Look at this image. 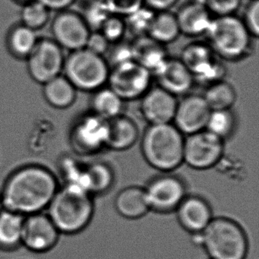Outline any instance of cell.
<instances>
[{
  "label": "cell",
  "instance_id": "1",
  "mask_svg": "<svg viewBox=\"0 0 259 259\" xmlns=\"http://www.w3.org/2000/svg\"><path fill=\"white\" fill-rule=\"evenodd\" d=\"M59 189L55 175L45 166L27 165L7 179L0 195L4 208L22 216L43 212Z\"/></svg>",
  "mask_w": 259,
  "mask_h": 259
},
{
  "label": "cell",
  "instance_id": "2",
  "mask_svg": "<svg viewBox=\"0 0 259 259\" xmlns=\"http://www.w3.org/2000/svg\"><path fill=\"white\" fill-rule=\"evenodd\" d=\"M48 215L60 233L75 234L84 230L95 213L93 196L75 185L59 188L48 207Z\"/></svg>",
  "mask_w": 259,
  "mask_h": 259
},
{
  "label": "cell",
  "instance_id": "3",
  "mask_svg": "<svg viewBox=\"0 0 259 259\" xmlns=\"http://www.w3.org/2000/svg\"><path fill=\"white\" fill-rule=\"evenodd\" d=\"M184 136L172 123L149 125L141 142L143 158L158 172H174L183 163Z\"/></svg>",
  "mask_w": 259,
  "mask_h": 259
},
{
  "label": "cell",
  "instance_id": "4",
  "mask_svg": "<svg viewBox=\"0 0 259 259\" xmlns=\"http://www.w3.org/2000/svg\"><path fill=\"white\" fill-rule=\"evenodd\" d=\"M209 259H245L249 242L243 227L227 217H213L201 233V246Z\"/></svg>",
  "mask_w": 259,
  "mask_h": 259
},
{
  "label": "cell",
  "instance_id": "5",
  "mask_svg": "<svg viewBox=\"0 0 259 259\" xmlns=\"http://www.w3.org/2000/svg\"><path fill=\"white\" fill-rule=\"evenodd\" d=\"M208 45L222 60H236L249 52L252 36L242 22L235 16H217L212 19L206 32Z\"/></svg>",
  "mask_w": 259,
  "mask_h": 259
},
{
  "label": "cell",
  "instance_id": "6",
  "mask_svg": "<svg viewBox=\"0 0 259 259\" xmlns=\"http://www.w3.org/2000/svg\"><path fill=\"white\" fill-rule=\"evenodd\" d=\"M63 70L75 89L95 92L107 84L110 68L102 56L82 48L72 51L65 59Z\"/></svg>",
  "mask_w": 259,
  "mask_h": 259
},
{
  "label": "cell",
  "instance_id": "7",
  "mask_svg": "<svg viewBox=\"0 0 259 259\" xmlns=\"http://www.w3.org/2000/svg\"><path fill=\"white\" fill-rule=\"evenodd\" d=\"M143 188L150 210L160 214L175 212L189 194L185 180L174 172H160Z\"/></svg>",
  "mask_w": 259,
  "mask_h": 259
},
{
  "label": "cell",
  "instance_id": "8",
  "mask_svg": "<svg viewBox=\"0 0 259 259\" xmlns=\"http://www.w3.org/2000/svg\"><path fill=\"white\" fill-rule=\"evenodd\" d=\"M225 141L201 130L185 137L183 163L197 170H206L216 166L224 154Z\"/></svg>",
  "mask_w": 259,
  "mask_h": 259
},
{
  "label": "cell",
  "instance_id": "9",
  "mask_svg": "<svg viewBox=\"0 0 259 259\" xmlns=\"http://www.w3.org/2000/svg\"><path fill=\"white\" fill-rule=\"evenodd\" d=\"M108 87L123 101L140 99L151 88V72L134 60L113 66Z\"/></svg>",
  "mask_w": 259,
  "mask_h": 259
},
{
  "label": "cell",
  "instance_id": "10",
  "mask_svg": "<svg viewBox=\"0 0 259 259\" xmlns=\"http://www.w3.org/2000/svg\"><path fill=\"white\" fill-rule=\"evenodd\" d=\"M180 60L195 79L210 84L224 79L226 68L208 44L193 42L185 47Z\"/></svg>",
  "mask_w": 259,
  "mask_h": 259
},
{
  "label": "cell",
  "instance_id": "11",
  "mask_svg": "<svg viewBox=\"0 0 259 259\" xmlns=\"http://www.w3.org/2000/svg\"><path fill=\"white\" fill-rule=\"evenodd\" d=\"M27 58L30 75L37 82L45 84L63 70L64 56L61 47L54 40H38Z\"/></svg>",
  "mask_w": 259,
  "mask_h": 259
},
{
  "label": "cell",
  "instance_id": "12",
  "mask_svg": "<svg viewBox=\"0 0 259 259\" xmlns=\"http://www.w3.org/2000/svg\"><path fill=\"white\" fill-rule=\"evenodd\" d=\"M60 234L48 214L33 213L24 218L22 245L34 252H46L57 245Z\"/></svg>",
  "mask_w": 259,
  "mask_h": 259
},
{
  "label": "cell",
  "instance_id": "13",
  "mask_svg": "<svg viewBox=\"0 0 259 259\" xmlns=\"http://www.w3.org/2000/svg\"><path fill=\"white\" fill-rule=\"evenodd\" d=\"M52 32L59 46L75 51L84 48L91 29L82 16L64 10L54 18Z\"/></svg>",
  "mask_w": 259,
  "mask_h": 259
},
{
  "label": "cell",
  "instance_id": "14",
  "mask_svg": "<svg viewBox=\"0 0 259 259\" xmlns=\"http://www.w3.org/2000/svg\"><path fill=\"white\" fill-rule=\"evenodd\" d=\"M210 112L202 95H186L177 103L172 124L188 136L205 130Z\"/></svg>",
  "mask_w": 259,
  "mask_h": 259
},
{
  "label": "cell",
  "instance_id": "15",
  "mask_svg": "<svg viewBox=\"0 0 259 259\" xmlns=\"http://www.w3.org/2000/svg\"><path fill=\"white\" fill-rule=\"evenodd\" d=\"M140 99L141 113L149 125L172 123L177 97L158 86L150 88Z\"/></svg>",
  "mask_w": 259,
  "mask_h": 259
},
{
  "label": "cell",
  "instance_id": "16",
  "mask_svg": "<svg viewBox=\"0 0 259 259\" xmlns=\"http://www.w3.org/2000/svg\"><path fill=\"white\" fill-rule=\"evenodd\" d=\"M175 213L180 227L191 235L202 232L213 218L210 203L196 194H188Z\"/></svg>",
  "mask_w": 259,
  "mask_h": 259
},
{
  "label": "cell",
  "instance_id": "17",
  "mask_svg": "<svg viewBox=\"0 0 259 259\" xmlns=\"http://www.w3.org/2000/svg\"><path fill=\"white\" fill-rule=\"evenodd\" d=\"M107 136V119L94 113L83 118L75 127L74 145L81 154H95L105 148Z\"/></svg>",
  "mask_w": 259,
  "mask_h": 259
},
{
  "label": "cell",
  "instance_id": "18",
  "mask_svg": "<svg viewBox=\"0 0 259 259\" xmlns=\"http://www.w3.org/2000/svg\"><path fill=\"white\" fill-rule=\"evenodd\" d=\"M154 73L159 86L176 97L186 95L195 80L180 59L168 57Z\"/></svg>",
  "mask_w": 259,
  "mask_h": 259
},
{
  "label": "cell",
  "instance_id": "19",
  "mask_svg": "<svg viewBox=\"0 0 259 259\" xmlns=\"http://www.w3.org/2000/svg\"><path fill=\"white\" fill-rule=\"evenodd\" d=\"M114 169L105 161H95L83 166L78 186L90 195L108 193L115 185Z\"/></svg>",
  "mask_w": 259,
  "mask_h": 259
},
{
  "label": "cell",
  "instance_id": "20",
  "mask_svg": "<svg viewBox=\"0 0 259 259\" xmlns=\"http://www.w3.org/2000/svg\"><path fill=\"white\" fill-rule=\"evenodd\" d=\"M139 137V126L130 116L121 113L107 120V148L126 151L136 145Z\"/></svg>",
  "mask_w": 259,
  "mask_h": 259
},
{
  "label": "cell",
  "instance_id": "21",
  "mask_svg": "<svg viewBox=\"0 0 259 259\" xmlns=\"http://www.w3.org/2000/svg\"><path fill=\"white\" fill-rule=\"evenodd\" d=\"M176 16L180 33L189 37L205 34L213 19L206 6L197 1L185 4Z\"/></svg>",
  "mask_w": 259,
  "mask_h": 259
},
{
  "label": "cell",
  "instance_id": "22",
  "mask_svg": "<svg viewBox=\"0 0 259 259\" xmlns=\"http://www.w3.org/2000/svg\"><path fill=\"white\" fill-rule=\"evenodd\" d=\"M116 213L127 220H139L151 211L143 187L130 186L121 189L114 198Z\"/></svg>",
  "mask_w": 259,
  "mask_h": 259
},
{
  "label": "cell",
  "instance_id": "23",
  "mask_svg": "<svg viewBox=\"0 0 259 259\" xmlns=\"http://www.w3.org/2000/svg\"><path fill=\"white\" fill-rule=\"evenodd\" d=\"M133 60L150 72H155L168 58L165 45L148 35L133 39Z\"/></svg>",
  "mask_w": 259,
  "mask_h": 259
},
{
  "label": "cell",
  "instance_id": "24",
  "mask_svg": "<svg viewBox=\"0 0 259 259\" xmlns=\"http://www.w3.org/2000/svg\"><path fill=\"white\" fill-rule=\"evenodd\" d=\"M25 216L4 208L0 210V248L12 250L22 245Z\"/></svg>",
  "mask_w": 259,
  "mask_h": 259
},
{
  "label": "cell",
  "instance_id": "25",
  "mask_svg": "<svg viewBox=\"0 0 259 259\" xmlns=\"http://www.w3.org/2000/svg\"><path fill=\"white\" fill-rule=\"evenodd\" d=\"M44 95L53 107L65 109L75 102L76 89L66 76L60 75L45 83Z\"/></svg>",
  "mask_w": 259,
  "mask_h": 259
},
{
  "label": "cell",
  "instance_id": "26",
  "mask_svg": "<svg viewBox=\"0 0 259 259\" xmlns=\"http://www.w3.org/2000/svg\"><path fill=\"white\" fill-rule=\"evenodd\" d=\"M180 34L181 33L176 14L169 10L156 12L148 36L159 43L166 45L175 41Z\"/></svg>",
  "mask_w": 259,
  "mask_h": 259
},
{
  "label": "cell",
  "instance_id": "27",
  "mask_svg": "<svg viewBox=\"0 0 259 259\" xmlns=\"http://www.w3.org/2000/svg\"><path fill=\"white\" fill-rule=\"evenodd\" d=\"M202 96L210 110L231 109L237 98L233 84L224 79L208 84Z\"/></svg>",
  "mask_w": 259,
  "mask_h": 259
},
{
  "label": "cell",
  "instance_id": "28",
  "mask_svg": "<svg viewBox=\"0 0 259 259\" xmlns=\"http://www.w3.org/2000/svg\"><path fill=\"white\" fill-rule=\"evenodd\" d=\"M123 103L124 101L109 87H103L95 91L92 101L95 114L107 120L122 113Z\"/></svg>",
  "mask_w": 259,
  "mask_h": 259
},
{
  "label": "cell",
  "instance_id": "29",
  "mask_svg": "<svg viewBox=\"0 0 259 259\" xmlns=\"http://www.w3.org/2000/svg\"><path fill=\"white\" fill-rule=\"evenodd\" d=\"M37 41L35 31L23 25L13 28L9 37L12 52L19 57H28Z\"/></svg>",
  "mask_w": 259,
  "mask_h": 259
},
{
  "label": "cell",
  "instance_id": "30",
  "mask_svg": "<svg viewBox=\"0 0 259 259\" xmlns=\"http://www.w3.org/2000/svg\"><path fill=\"white\" fill-rule=\"evenodd\" d=\"M236 127V118L231 109L211 110L205 130L223 140L231 137Z\"/></svg>",
  "mask_w": 259,
  "mask_h": 259
},
{
  "label": "cell",
  "instance_id": "31",
  "mask_svg": "<svg viewBox=\"0 0 259 259\" xmlns=\"http://www.w3.org/2000/svg\"><path fill=\"white\" fill-rule=\"evenodd\" d=\"M155 13L144 6L140 10L124 18L126 34L133 39L148 35Z\"/></svg>",
  "mask_w": 259,
  "mask_h": 259
},
{
  "label": "cell",
  "instance_id": "32",
  "mask_svg": "<svg viewBox=\"0 0 259 259\" xmlns=\"http://www.w3.org/2000/svg\"><path fill=\"white\" fill-rule=\"evenodd\" d=\"M23 25L31 29L43 28L49 20L50 10L39 0L25 4L21 14Z\"/></svg>",
  "mask_w": 259,
  "mask_h": 259
},
{
  "label": "cell",
  "instance_id": "33",
  "mask_svg": "<svg viewBox=\"0 0 259 259\" xmlns=\"http://www.w3.org/2000/svg\"><path fill=\"white\" fill-rule=\"evenodd\" d=\"M99 31L104 36L110 45L123 40L124 37L126 34V28H125L124 18L110 15L104 21Z\"/></svg>",
  "mask_w": 259,
  "mask_h": 259
},
{
  "label": "cell",
  "instance_id": "34",
  "mask_svg": "<svg viewBox=\"0 0 259 259\" xmlns=\"http://www.w3.org/2000/svg\"><path fill=\"white\" fill-rule=\"evenodd\" d=\"M110 15L104 0H101L94 2L86 10L85 16L82 17L90 29L95 28L96 31H99L104 21Z\"/></svg>",
  "mask_w": 259,
  "mask_h": 259
},
{
  "label": "cell",
  "instance_id": "35",
  "mask_svg": "<svg viewBox=\"0 0 259 259\" xmlns=\"http://www.w3.org/2000/svg\"><path fill=\"white\" fill-rule=\"evenodd\" d=\"M110 14L125 18L145 6L144 0H104Z\"/></svg>",
  "mask_w": 259,
  "mask_h": 259
},
{
  "label": "cell",
  "instance_id": "36",
  "mask_svg": "<svg viewBox=\"0 0 259 259\" xmlns=\"http://www.w3.org/2000/svg\"><path fill=\"white\" fill-rule=\"evenodd\" d=\"M107 54L109 55L107 63L108 64L110 63L113 66L133 60L131 42L124 41L123 40L111 44Z\"/></svg>",
  "mask_w": 259,
  "mask_h": 259
},
{
  "label": "cell",
  "instance_id": "37",
  "mask_svg": "<svg viewBox=\"0 0 259 259\" xmlns=\"http://www.w3.org/2000/svg\"><path fill=\"white\" fill-rule=\"evenodd\" d=\"M245 26L253 37L259 35V0H251L242 19Z\"/></svg>",
  "mask_w": 259,
  "mask_h": 259
},
{
  "label": "cell",
  "instance_id": "38",
  "mask_svg": "<svg viewBox=\"0 0 259 259\" xmlns=\"http://www.w3.org/2000/svg\"><path fill=\"white\" fill-rule=\"evenodd\" d=\"M240 4L241 0H204V2L210 13L217 16L234 15Z\"/></svg>",
  "mask_w": 259,
  "mask_h": 259
},
{
  "label": "cell",
  "instance_id": "39",
  "mask_svg": "<svg viewBox=\"0 0 259 259\" xmlns=\"http://www.w3.org/2000/svg\"><path fill=\"white\" fill-rule=\"evenodd\" d=\"M110 44L99 31L91 32L84 48L94 54L104 56L107 54Z\"/></svg>",
  "mask_w": 259,
  "mask_h": 259
},
{
  "label": "cell",
  "instance_id": "40",
  "mask_svg": "<svg viewBox=\"0 0 259 259\" xmlns=\"http://www.w3.org/2000/svg\"><path fill=\"white\" fill-rule=\"evenodd\" d=\"M179 0H144L145 6L154 12L167 11Z\"/></svg>",
  "mask_w": 259,
  "mask_h": 259
},
{
  "label": "cell",
  "instance_id": "41",
  "mask_svg": "<svg viewBox=\"0 0 259 259\" xmlns=\"http://www.w3.org/2000/svg\"><path fill=\"white\" fill-rule=\"evenodd\" d=\"M49 10L64 11L74 4L75 0H39Z\"/></svg>",
  "mask_w": 259,
  "mask_h": 259
},
{
  "label": "cell",
  "instance_id": "42",
  "mask_svg": "<svg viewBox=\"0 0 259 259\" xmlns=\"http://www.w3.org/2000/svg\"><path fill=\"white\" fill-rule=\"evenodd\" d=\"M21 2L25 3V4H27V3L31 2V1H34V0H19Z\"/></svg>",
  "mask_w": 259,
  "mask_h": 259
},
{
  "label": "cell",
  "instance_id": "43",
  "mask_svg": "<svg viewBox=\"0 0 259 259\" xmlns=\"http://www.w3.org/2000/svg\"><path fill=\"white\" fill-rule=\"evenodd\" d=\"M194 1H197V2L202 3L204 4V0H194Z\"/></svg>",
  "mask_w": 259,
  "mask_h": 259
}]
</instances>
